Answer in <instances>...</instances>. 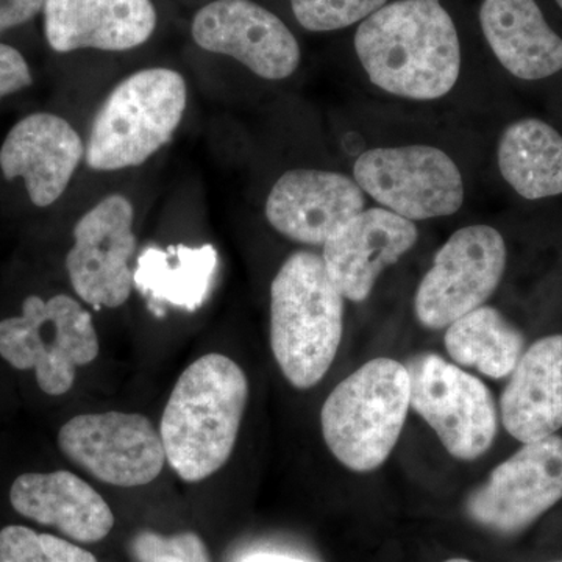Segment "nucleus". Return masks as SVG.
I'll return each mask as SVG.
<instances>
[{"mask_svg":"<svg viewBox=\"0 0 562 562\" xmlns=\"http://www.w3.org/2000/svg\"><path fill=\"white\" fill-rule=\"evenodd\" d=\"M558 562H562V561H558Z\"/></svg>","mask_w":562,"mask_h":562,"instance_id":"32","label":"nucleus"},{"mask_svg":"<svg viewBox=\"0 0 562 562\" xmlns=\"http://www.w3.org/2000/svg\"><path fill=\"white\" fill-rule=\"evenodd\" d=\"M390 0H291L292 13L305 31L336 32L361 24Z\"/></svg>","mask_w":562,"mask_h":562,"instance_id":"25","label":"nucleus"},{"mask_svg":"<svg viewBox=\"0 0 562 562\" xmlns=\"http://www.w3.org/2000/svg\"><path fill=\"white\" fill-rule=\"evenodd\" d=\"M241 562H306V561L299 560V558L288 557V554L260 552V553L247 554L246 558H243Z\"/></svg>","mask_w":562,"mask_h":562,"instance_id":"29","label":"nucleus"},{"mask_svg":"<svg viewBox=\"0 0 562 562\" xmlns=\"http://www.w3.org/2000/svg\"><path fill=\"white\" fill-rule=\"evenodd\" d=\"M344 301L314 251H295L273 277L272 353L297 390L316 386L331 368L341 346Z\"/></svg>","mask_w":562,"mask_h":562,"instance_id":"3","label":"nucleus"},{"mask_svg":"<svg viewBox=\"0 0 562 562\" xmlns=\"http://www.w3.org/2000/svg\"><path fill=\"white\" fill-rule=\"evenodd\" d=\"M562 498V438L524 443L465 501L473 522L498 535L530 527Z\"/></svg>","mask_w":562,"mask_h":562,"instance_id":"11","label":"nucleus"},{"mask_svg":"<svg viewBox=\"0 0 562 562\" xmlns=\"http://www.w3.org/2000/svg\"><path fill=\"white\" fill-rule=\"evenodd\" d=\"M503 427L522 443L562 428V335L528 347L501 398Z\"/></svg>","mask_w":562,"mask_h":562,"instance_id":"20","label":"nucleus"},{"mask_svg":"<svg viewBox=\"0 0 562 562\" xmlns=\"http://www.w3.org/2000/svg\"><path fill=\"white\" fill-rule=\"evenodd\" d=\"M0 357L20 371H35L41 391L58 397L74 386L77 369L99 357V336L76 299L31 295L21 316L0 322Z\"/></svg>","mask_w":562,"mask_h":562,"instance_id":"6","label":"nucleus"},{"mask_svg":"<svg viewBox=\"0 0 562 562\" xmlns=\"http://www.w3.org/2000/svg\"><path fill=\"white\" fill-rule=\"evenodd\" d=\"M85 151L83 140L68 121L35 113L7 135L0 147V169L7 180H24L33 205L46 209L69 187Z\"/></svg>","mask_w":562,"mask_h":562,"instance_id":"16","label":"nucleus"},{"mask_svg":"<svg viewBox=\"0 0 562 562\" xmlns=\"http://www.w3.org/2000/svg\"><path fill=\"white\" fill-rule=\"evenodd\" d=\"M32 81L25 58L14 47L0 43V98L25 90Z\"/></svg>","mask_w":562,"mask_h":562,"instance_id":"27","label":"nucleus"},{"mask_svg":"<svg viewBox=\"0 0 562 562\" xmlns=\"http://www.w3.org/2000/svg\"><path fill=\"white\" fill-rule=\"evenodd\" d=\"M44 31L55 52H122L146 43L157 27L150 0H44Z\"/></svg>","mask_w":562,"mask_h":562,"instance_id":"17","label":"nucleus"},{"mask_svg":"<svg viewBox=\"0 0 562 562\" xmlns=\"http://www.w3.org/2000/svg\"><path fill=\"white\" fill-rule=\"evenodd\" d=\"M419 239L416 222L373 206L358 213L322 246V260L335 286L350 302L368 301L376 280Z\"/></svg>","mask_w":562,"mask_h":562,"instance_id":"15","label":"nucleus"},{"mask_svg":"<svg viewBox=\"0 0 562 562\" xmlns=\"http://www.w3.org/2000/svg\"><path fill=\"white\" fill-rule=\"evenodd\" d=\"M43 7L44 0H0V33L31 21Z\"/></svg>","mask_w":562,"mask_h":562,"instance_id":"28","label":"nucleus"},{"mask_svg":"<svg viewBox=\"0 0 562 562\" xmlns=\"http://www.w3.org/2000/svg\"><path fill=\"white\" fill-rule=\"evenodd\" d=\"M368 209V195L353 177L325 169L284 172L266 199L273 231L305 246H324L333 233Z\"/></svg>","mask_w":562,"mask_h":562,"instance_id":"14","label":"nucleus"},{"mask_svg":"<svg viewBox=\"0 0 562 562\" xmlns=\"http://www.w3.org/2000/svg\"><path fill=\"white\" fill-rule=\"evenodd\" d=\"M353 46L372 87L391 98L441 101L460 81V35L441 0L386 3L358 25Z\"/></svg>","mask_w":562,"mask_h":562,"instance_id":"1","label":"nucleus"},{"mask_svg":"<svg viewBox=\"0 0 562 562\" xmlns=\"http://www.w3.org/2000/svg\"><path fill=\"white\" fill-rule=\"evenodd\" d=\"M192 38L227 55L265 80H284L301 66L299 41L272 11L254 0H214L195 13Z\"/></svg>","mask_w":562,"mask_h":562,"instance_id":"13","label":"nucleus"},{"mask_svg":"<svg viewBox=\"0 0 562 562\" xmlns=\"http://www.w3.org/2000/svg\"><path fill=\"white\" fill-rule=\"evenodd\" d=\"M446 562H473V561L462 560V558H454V560H449V561H446Z\"/></svg>","mask_w":562,"mask_h":562,"instance_id":"30","label":"nucleus"},{"mask_svg":"<svg viewBox=\"0 0 562 562\" xmlns=\"http://www.w3.org/2000/svg\"><path fill=\"white\" fill-rule=\"evenodd\" d=\"M187 103V81L177 70L132 74L95 114L85 151L88 166L95 171H121L143 165L171 140Z\"/></svg>","mask_w":562,"mask_h":562,"instance_id":"5","label":"nucleus"},{"mask_svg":"<svg viewBox=\"0 0 562 562\" xmlns=\"http://www.w3.org/2000/svg\"><path fill=\"white\" fill-rule=\"evenodd\" d=\"M412 406L435 430L447 452L473 461L491 449L498 419L486 384L436 353H419L406 364Z\"/></svg>","mask_w":562,"mask_h":562,"instance_id":"9","label":"nucleus"},{"mask_svg":"<svg viewBox=\"0 0 562 562\" xmlns=\"http://www.w3.org/2000/svg\"><path fill=\"white\" fill-rule=\"evenodd\" d=\"M133 205L121 194L109 195L85 213L74 227V246L66 257L70 284L94 308H117L131 297L136 250Z\"/></svg>","mask_w":562,"mask_h":562,"instance_id":"12","label":"nucleus"},{"mask_svg":"<svg viewBox=\"0 0 562 562\" xmlns=\"http://www.w3.org/2000/svg\"><path fill=\"white\" fill-rule=\"evenodd\" d=\"M14 512L60 530L74 541H102L114 527L109 503L80 476L68 471L32 472L11 484Z\"/></svg>","mask_w":562,"mask_h":562,"instance_id":"18","label":"nucleus"},{"mask_svg":"<svg viewBox=\"0 0 562 562\" xmlns=\"http://www.w3.org/2000/svg\"><path fill=\"white\" fill-rule=\"evenodd\" d=\"M412 406L409 373L402 362L376 358L342 380L322 406L324 441L336 460L371 472L390 458Z\"/></svg>","mask_w":562,"mask_h":562,"instance_id":"4","label":"nucleus"},{"mask_svg":"<svg viewBox=\"0 0 562 562\" xmlns=\"http://www.w3.org/2000/svg\"><path fill=\"white\" fill-rule=\"evenodd\" d=\"M0 562H98L76 543L21 525L0 531Z\"/></svg>","mask_w":562,"mask_h":562,"instance_id":"24","label":"nucleus"},{"mask_svg":"<svg viewBox=\"0 0 562 562\" xmlns=\"http://www.w3.org/2000/svg\"><path fill=\"white\" fill-rule=\"evenodd\" d=\"M131 553L135 562H210L201 536L190 531L172 536L140 531L133 538Z\"/></svg>","mask_w":562,"mask_h":562,"instance_id":"26","label":"nucleus"},{"mask_svg":"<svg viewBox=\"0 0 562 562\" xmlns=\"http://www.w3.org/2000/svg\"><path fill=\"white\" fill-rule=\"evenodd\" d=\"M480 27L506 72L538 81L562 70V38L536 0H483Z\"/></svg>","mask_w":562,"mask_h":562,"instance_id":"19","label":"nucleus"},{"mask_svg":"<svg viewBox=\"0 0 562 562\" xmlns=\"http://www.w3.org/2000/svg\"><path fill=\"white\" fill-rule=\"evenodd\" d=\"M58 446L70 461L111 486H144L166 464L160 431L143 414H80L63 425Z\"/></svg>","mask_w":562,"mask_h":562,"instance_id":"10","label":"nucleus"},{"mask_svg":"<svg viewBox=\"0 0 562 562\" xmlns=\"http://www.w3.org/2000/svg\"><path fill=\"white\" fill-rule=\"evenodd\" d=\"M508 250L497 228L472 224L458 228L436 254L414 295L417 321L441 330L486 305L501 286Z\"/></svg>","mask_w":562,"mask_h":562,"instance_id":"8","label":"nucleus"},{"mask_svg":"<svg viewBox=\"0 0 562 562\" xmlns=\"http://www.w3.org/2000/svg\"><path fill=\"white\" fill-rule=\"evenodd\" d=\"M217 261V250L211 244L147 247L136 261L133 284L158 317L165 316V305L194 313L209 299Z\"/></svg>","mask_w":562,"mask_h":562,"instance_id":"21","label":"nucleus"},{"mask_svg":"<svg viewBox=\"0 0 562 562\" xmlns=\"http://www.w3.org/2000/svg\"><path fill=\"white\" fill-rule=\"evenodd\" d=\"M443 342L454 362L494 380L512 375L525 351L522 331L490 305L449 325Z\"/></svg>","mask_w":562,"mask_h":562,"instance_id":"23","label":"nucleus"},{"mask_svg":"<svg viewBox=\"0 0 562 562\" xmlns=\"http://www.w3.org/2000/svg\"><path fill=\"white\" fill-rule=\"evenodd\" d=\"M558 5H560V9L562 10V0H557Z\"/></svg>","mask_w":562,"mask_h":562,"instance_id":"31","label":"nucleus"},{"mask_svg":"<svg viewBox=\"0 0 562 562\" xmlns=\"http://www.w3.org/2000/svg\"><path fill=\"white\" fill-rule=\"evenodd\" d=\"M351 177L376 206L413 222L453 216L465 202L460 166L430 144L371 147L358 155Z\"/></svg>","mask_w":562,"mask_h":562,"instance_id":"7","label":"nucleus"},{"mask_svg":"<svg viewBox=\"0 0 562 562\" xmlns=\"http://www.w3.org/2000/svg\"><path fill=\"white\" fill-rule=\"evenodd\" d=\"M247 402L249 382L232 358L209 353L184 369L160 424L166 462L183 482H203L227 464Z\"/></svg>","mask_w":562,"mask_h":562,"instance_id":"2","label":"nucleus"},{"mask_svg":"<svg viewBox=\"0 0 562 562\" xmlns=\"http://www.w3.org/2000/svg\"><path fill=\"white\" fill-rule=\"evenodd\" d=\"M497 166L520 198H557L562 194V135L538 117L514 121L498 138Z\"/></svg>","mask_w":562,"mask_h":562,"instance_id":"22","label":"nucleus"}]
</instances>
